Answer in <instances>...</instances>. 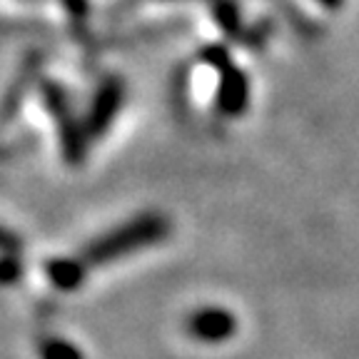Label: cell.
I'll return each instance as SVG.
<instances>
[{
    "instance_id": "6da1fadb",
    "label": "cell",
    "mask_w": 359,
    "mask_h": 359,
    "mask_svg": "<svg viewBox=\"0 0 359 359\" xmlns=\"http://www.w3.org/2000/svg\"><path fill=\"white\" fill-rule=\"evenodd\" d=\"M170 232H172V222H170L168 215L140 212L135 215V217H130L128 222L107 230L105 235L90 240L80 250L78 257L88 267H102V264L115 262V259L125 257V255H133L137 250H145V247L160 245L163 240H168Z\"/></svg>"
},
{
    "instance_id": "7a4b0ae2",
    "label": "cell",
    "mask_w": 359,
    "mask_h": 359,
    "mask_svg": "<svg viewBox=\"0 0 359 359\" xmlns=\"http://www.w3.org/2000/svg\"><path fill=\"white\" fill-rule=\"evenodd\" d=\"M40 95H43L45 110L50 112V118L57 125V135H60V150L67 165H83L85 155H88V142L90 135L85 130V120H78L70 105V97L62 90V85L53 83V80H43L40 83Z\"/></svg>"
},
{
    "instance_id": "3957f363",
    "label": "cell",
    "mask_w": 359,
    "mask_h": 359,
    "mask_svg": "<svg viewBox=\"0 0 359 359\" xmlns=\"http://www.w3.org/2000/svg\"><path fill=\"white\" fill-rule=\"evenodd\" d=\"M125 100V80L120 75H105L97 85L93 102L85 115V130H88L90 140H97L110 130V125L118 118L120 107Z\"/></svg>"
},
{
    "instance_id": "277c9868",
    "label": "cell",
    "mask_w": 359,
    "mask_h": 359,
    "mask_svg": "<svg viewBox=\"0 0 359 359\" xmlns=\"http://www.w3.org/2000/svg\"><path fill=\"white\" fill-rule=\"evenodd\" d=\"M185 330L197 342L219 344L227 342L237 332V320L235 314L224 307H200L187 317Z\"/></svg>"
},
{
    "instance_id": "5b68a950",
    "label": "cell",
    "mask_w": 359,
    "mask_h": 359,
    "mask_svg": "<svg viewBox=\"0 0 359 359\" xmlns=\"http://www.w3.org/2000/svg\"><path fill=\"white\" fill-rule=\"evenodd\" d=\"M45 65V50L40 48H30V50L22 53L20 65H18V73L13 78V83L6 90V102H3V120L11 123L13 118L20 110L22 100L30 93V88L35 85V80H40V70Z\"/></svg>"
},
{
    "instance_id": "8992f818",
    "label": "cell",
    "mask_w": 359,
    "mask_h": 359,
    "mask_svg": "<svg viewBox=\"0 0 359 359\" xmlns=\"http://www.w3.org/2000/svg\"><path fill=\"white\" fill-rule=\"evenodd\" d=\"M217 93H215V107L222 118H240L250 105V80L247 73L237 65H227L219 70Z\"/></svg>"
},
{
    "instance_id": "52a82bcc",
    "label": "cell",
    "mask_w": 359,
    "mask_h": 359,
    "mask_svg": "<svg viewBox=\"0 0 359 359\" xmlns=\"http://www.w3.org/2000/svg\"><path fill=\"white\" fill-rule=\"evenodd\" d=\"M88 269L90 267L80 257H53L45 262V277L55 290L73 292L85 282Z\"/></svg>"
},
{
    "instance_id": "ba28073f",
    "label": "cell",
    "mask_w": 359,
    "mask_h": 359,
    "mask_svg": "<svg viewBox=\"0 0 359 359\" xmlns=\"http://www.w3.org/2000/svg\"><path fill=\"white\" fill-rule=\"evenodd\" d=\"M210 11H212L215 25L230 40L240 43L245 35V25H242V13L237 0H210Z\"/></svg>"
},
{
    "instance_id": "9c48e42d",
    "label": "cell",
    "mask_w": 359,
    "mask_h": 359,
    "mask_svg": "<svg viewBox=\"0 0 359 359\" xmlns=\"http://www.w3.org/2000/svg\"><path fill=\"white\" fill-rule=\"evenodd\" d=\"M65 8L67 22H70V33L75 35V40L83 45L90 43V30H88V18H90V6L88 0H62Z\"/></svg>"
},
{
    "instance_id": "30bf717a",
    "label": "cell",
    "mask_w": 359,
    "mask_h": 359,
    "mask_svg": "<svg viewBox=\"0 0 359 359\" xmlns=\"http://www.w3.org/2000/svg\"><path fill=\"white\" fill-rule=\"evenodd\" d=\"M38 354L40 359H85L83 349L62 337H45L38 344Z\"/></svg>"
},
{
    "instance_id": "8fae6325",
    "label": "cell",
    "mask_w": 359,
    "mask_h": 359,
    "mask_svg": "<svg viewBox=\"0 0 359 359\" xmlns=\"http://www.w3.org/2000/svg\"><path fill=\"white\" fill-rule=\"evenodd\" d=\"M272 30H275V22L269 20V18H264V20L245 28V35H242L240 43L245 45V48H250V50H259V48L267 43L269 35H272Z\"/></svg>"
},
{
    "instance_id": "7c38bea8",
    "label": "cell",
    "mask_w": 359,
    "mask_h": 359,
    "mask_svg": "<svg viewBox=\"0 0 359 359\" xmlns=\"http://www.w3.org/2000/svg\"><path fill=\"white\" fill-rule=\"evenodd\" d=\"M200 60L205 62V65L215 67V70H224L227 65H232V57H230V48L222 43H210L205 45L200 50Z\"/></svg>"
},
{
    "instance_id": "4fadbf2b",
    "label": "cell",
    "mask_w": 359,
    "mask_h": 359,
    "mask_svg": "<svg viewBox=\"0 0 359 359\" xmlns=\"http://www.w3.org/2000/svg\"><path fill=\"white\" fill-rule=\"evenodd\" d=\"M282 11H285L287 20H290V25L294 30H297L302 38H317V35H322V28L317 25V22H312L307 15H302V13H297L292 6H282Z\"/></svg>"
},
{
    "instance_id": "5bb4252c",
    "label": "cell",
    "mask_w": 359,
    "mask_h": 359,
    "mask_svg": "<svg viewBox=\"0 0 359 359\" xmlns=\"http://www.w3.org/2000/svg\"><path fill=\"white\" fill-rule=\"evenodd\" d=\"M20 272H22V264L18 259V255H6V259H3V280H6V285L18 282Z\"/></svg>"
},
{
    "instance_id": "9a60e30c",
    "label": "cell",
    "mask_w": 359,
    "mask_h": 359,
    "mask_svg": "<svg viewBox=\"0 0 359 359\" xmlns=\"http://www.w3.org/2000/svg\"><path fill=\"white\" fill-rule=\"evenodd\" d=\"M317 6L322 8V11H327V13H334V11H339L342 8V3L344 0H314Z\"/></svg>"
}]
</instances>
